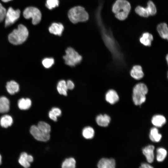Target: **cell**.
<instances>
[{
    "instance_id": "cell-1",
    "label": "cell",
    "mask_w": 168,
    "mask_h": 168,
    "mask_svg": "<svg viewBox=\"0 0 168 168\" xmlns=\"http://www.w3.org/2000/svg\"><path fill=\"white\" fill-rule=\"evenodd\" d=\"M29 35L26 27L22 24L18 25L17 28L14 29L8 36L9 41L14 45L22 44L27 39Z\"/></svg>"
},
{
    "instance_id": "cell-2",
    "label": "cell",
    "mask_w": 168,
    "mask_h": 168,
    "mask_svg": "<svg viewBox=\"0 0 168 168\" xmlns=\"http://www.w3.org/2000/svg\"><path fill=\"white\" fill-rule=\"evenodd\" d=\"M129 2L126 0H116L112 7L115 16L120 20H124L128 17L131 10Z\"/></svg>"
},
{
    "instance_id": "cell-3",
    "label": "cell",
    "mask_w": 168,
    "mask_h": 168,
    "mask_svg": "<svg viewBox=\"0 0 168 168\" xmlns=\"http://www.w3.org/2000/svg\"><path fill=\"white\" fill-rule=\"evenodd\" d=\"M148 91L147 86L143 83H138L134 86L132 99L135 105H140L145 101Z\"/></svg>"
},
{
    "instance_id": "cell-4",
    "label": "cell",
    "mask_w": 168,
    "mask_h": 168,
    "mask_svg": "<svg viewBox=\"0 0 168 168\" xmlns=\"http://www.w3.org/2000/svg\"><path fill=\"white\" fill-rule=\"evenodd\" d=\"M68 18L72 23L85 21L88 19V14L83 7L77 6L71 8L68 11Z\"/></svg>"
},
{
    "instance_id": "cell-5",
    "label": "cell",
    "mask_w": 168,
    "mask_h": 168,
    "mask_svg": "<svg viewBox=\"0 0 168 168\" xmlns=\"http://www.w3.org/2000/svg\"><path fill=\"white\" fill-rule=\"evenodd\" d=\"M63 58L66 65L73 67L81 62L82 57L74 49L68 47L65 50Z\"/></svg>"
},
{
    "instance_id": "cell-6",
    "label": "cell",
    "mask_w": 168,
    "mask_h": 168,
    "mask_svg": "<svg viewBox=\"0 0 168 168\" xmlns=\"http://www.w3.org/2000/svg\"><path fill=\"white\" fill-rule=\"evenodd\" d=\"M23 14L25 18L32 19V22L34 25L39 24L41 21V12L38 9L35 7H26L23 11Z\"/></svg>"
},
{
    "instance_id": "cell-7",
    "label": "cell",
    "mask_w": 168,
    "mask_h": 168,
    "mask_svg": "<svg viewBox=\"0 0 168 168\" xmlns=\"http://www.w3.org/2000/svg\"><path fill=\"white\" fill-rule=\"evenodd\" d=\"M20 10H15L11 7H9L4 19L5 27H7L14 23L20 17Z\"/></svg>"
},
{
    "instance_id": "cell-8",
    "label": "cell",
    "mask_w": 168,
    "mask_h": 168,
    "mask_svg": "<svg viewBox=\"0 0 168 168\" xmlns=\"http://www.w3.org/2000/svg\"><path fill=\"white\" fill-rule=\"evenodd\" d=\"M30 132L33 136L38 141L45 142L50 138V133H46L40 130L37 126H32L30 129Z\"/></svg>"
},
{
    "instance_id": "cell-9",
    "label": "cell",
    "mask_w": 168,
    "mask_h": 168,
    "mask_svg": "<svg viewBox=\"0 0 168 168\" xmlns=\"http://www.w3.org/2000/svg\"><path fill=\"white\" fill-rule=\"evenodd\" d=\"M116 163L113 158H102L99 161L97 166L99 168H114Z\"/></svg>"
},
{
    "instance_id": "cell-10",
    "label": "cell",
    "mask_w": 168,
    "mask_h": 168,
    "mask_svg": "<svg viewBox=\"0 0 168 168\" xmlns=\"http://www.w3.org/2000/svg\"><path fill=\"white\" fill-rule=\"evenodd\" d=\"M33 161L32 156L28 155L26 152L22 153L18 160L20 164L23 167L27 168L30 167V163Z\"/></svg>"
},
{
    "instance_id": "cell-11",
    "label": "cell",
    "mask_w": 168,
    "mask_h": 168,
    "mask_svg": "<svg viewBox=\"0 0 168 168\" xmlns=\"http://www.w3.org/2000/svg\"><path fill=\"white\" fill-rule=\"evenodd\" d=\"M154 148V146L149 145L142 149L143 154L146 157L147 161L149 163H152L153 161Z\"/></svg>"
},
{
    "instance_id": "cell-12",
    "label": "cell",
    "mask_w": 168,
    "mask_h": 168,
    "mask_svg": "<svg viewBox=\"0 0 168 168\" xmlns=\"http://www.w3.org/2000/svg\"><path fill=\"white\" fill-rule=\"evenodd\" d=\"M105 99L108 103L113 105L119 101V97L115 91L113 89H110L106 93Z\"/></svg>"
},
{
    "instance_id": "cell-13",
    "label": "cell",
    "mask_w": 168,
    "mask_h": 168,
    "mask_svg": "<svg viewBox=\"0 0 168 168\" xmlns=\"http://www.w3.org/2000/svg\"><path fill=\"white\" fill-rule=\"evenodd\" d=\"M130 74L133 78L138 80L141 79L144 76V73L142 67L139 65H135L132 68Z\"/></svg>"
},
{
    "instance_id": "cell-14",
    "label": "cell",
    "mask_w": 168,
    "mask_h": 168,
    "mask_svg": "<svg viewBox=\"0 0 168 168\" xmlns=\"http://www.w3.org/2000/svg\"><path fill=\"white\" fill-rule=\"evenodd\" d=\"M111 120L110 117L106 114L99 115L96 118V122L100 126L105 127L108 126Z\"/></svg>"
},
{
    "instance_id": "cell-15",
    "label": "cell",
    "mask_w": 168,
    "mask_h": 168,
    "mask_svg": "<svg viewBox=\"0 0 168 168\" xmlns=\"http://www.w3.org/2000/svg\"><path fill=\"white\" fill-rule=\"evenodd\" d=\"M64 29L63 25L61 23H54L49 28V31L52 34L60 36Z\"/></svg>"
},
{
    "instance_id": "cell-16",
    "label": "cell",
    "mask_w": 168,
    "mask_h": 168,
    "mask_svg": "<svg viewBox=\"0 0 168 168\" xmlns=\"http://www.w3.org/2000/svg\"><path fill=\"white\" fill-rule=\"evenodd\" d=\"M153 36L150 33L148 32L143 33L139 39L141 44L146 46H150L153 40Z\"/></svg>"
},
{
    "instance_id": "cell-17",
    "label": "cell",
    "mask_w": 168,
    "mask_h": 168,
    "mask_svg": "<svg viewBox=\"0 0 168 168\" xmlns=\"http://www.w3.org/2000/svg\"><path fill=\"white\" fill-rule=\"evenodd\" d=\"M56 89L59 94L67 96L68 89L66 85V81L63 79L59 80L57 83Z\"/></svg>"
},
{
    "instance_id": "cell-18",
    "label": "cell",
    "mask_w": 168,
    "mask_h": 168,
    "mask_svg": "<svg viewBox=\"0 0 168 168\" xmlns=\"http://www.w3.org/2000/svg\"><path fill=\"white\" fill-rule=\"evenodd\" d=\"M157 31L160 36L163 39L168 40V29L167 25L164 23L159 24L157 27Z\"/></svg>"
},
{
    "instance_id": "cell-19",
    "label": "cell",
    "mask_w": 168,
    "mask_h": 168,
    "mask_svg": "<svg viewBox=\"0 0 168 168\" xmlns=\"http://www.w3.org/2000/svg\"><path fill=\"white\" fill-rule=\"evenodd\" d=\"M151 121L154 125L160 127L165 124L166 120L165 117L162 115H156L152 117Z\"/></svg>"
},
{
    "instance_id": "cell-20",
    "label": "cell",
    "mask_w": 168,
    "mask_h": 168,
    "mask_svg": "<svg viewBox=\"0 0 168 168\" xmlns=\"http://www.w3.org/2000/svg\"><path fill=\"white\" fill-rule=\"evenodd\" d=\"M10 109V102L8 99L5 96L0 97V113L7 112Z\"/></svg>"
},
{
    "instance_id": "cell-21",
    "label": "cell",
    "mask_w": 168,
    "mask_h": 168,
    "mask_svg": "<svg viewBox=\"0 0 168 168\" xmlns=\"http://www.w3.org/2000/svg\"><path fill=\"white\" fill-rule=\"evenodd\" d=\"M6 87L8 92L12 95L18 92L19 89L18 84L14 81L7 82Z\"/></svg>"
},
{
    "instance_id": "cell-22",
    "label": "cell",
    "mask_w": 168,
    "mask_h": 168,
    "mask_svg": "<svg viewBox=\"0 0 168 168\" xmlns=\"http://www.w3.org/2000/svg\"><path fill=\"white\" fill-rule=\"evenodd\" d=\"M149 136L152 141L155 142H159L162 137L161 135L159 133L158 129L156 128L151 129Z\"/></svg>"
},
{
    "instance_id": "cell-23",
    "label": "cell",
    "mask_w": 168,
    "mask_h": 168,
    "mask_svg": "<svg viewBox=\"0 0 168 168\" xmlns=\"http://www.w3.org/2000/svg\"><path fill=\"white\" fill-rule=\"evenodd\" d=\"M18 106L21 110H26L29 109L31 105V101L29 98H22L20 99L18 103Z\"/></svg>"
},
{
    "instance_id": "cell-24",
    "label": "cell",
    "mask_w": 168,
    "mask_h": 168,
    "mask_svg": "<svg viewBox=\"0 0 168 168\" xmlns=\"http://www.w3.org/2000/svg\"><path fill=\"white\" fill-rule=\"evenodd\" d=\"M13 119L10 116L5 115L2 116L0 119V124L2 127L7 128L11 126L13 123Z\"/></svg>"
},
{
    "instance_id": "cell-25",
    "label": "cell",
    "mask_w": 168,
    "mask_h": 168,
    "mask_svg": "<svg viewBox=\"0 0 168 168\" xmlns=\"http://www.w3.org/2000/svg\"><path fill=\"white\" fill-rule=\"evenodd\" d=\"M82 134L85 138L86 139H90L94 137L95 132L92 128L90 126H87L83 129Z\"/></svg>"
},
{
    "instance_id": "cell-26",
    "label": "cell",
    "mask_w": 168,
    "mask_h": 168,
    "mask_svg": "<svg viewBox=\"0 0 168 168\" xmlns=\"http://www.w3.org/2000/svg\"><path fill=\"white\" fill-rule=\"evenodd\" d=\"M76 161L75 159L70 157L66 159L63 162L62 167L63 168H74L76 167Z\"/></svg>"
},
{
    "instance_id": "cell-27",
    "label": "cell",
    "mask_w": 168,
    "mask_h": 168,
    "mask_svg": "<svg viewBox=\"0 0 168 168\" xmlns=\"http://www.w3.org/2000/svg\"><path fill=\"white\" fill-rule=\"evenodd\" d=\"M156 160L159 162L163 161L166 158L167 152L166 150L163 148H159L156 150Z\"/></svg>"
},
{
    "instance_id": "cell-28",
    "label": "cell",
    "mask_w": 168,
    "mask_h": 168,
    "mask_svg": "<svg viewBox=\"0 0 168 168\" xmlns=\"http://www.w3.org/2000/svg\"><path fill=\"white\" fill-rule=\"evenodd\" d=\"M37 127L42 131L46 133H49L51 130L49 124L44 121H40L38 124Z\"/></svg>"
},
{
    "instance_id": "cell-29",
    "label": "cell",
    "mask_w": 168,
    "mask_h": 168,
    "mask_svg": "<svg viewBox=\"0 0 168 168\" xmlns=\"http://www.w3.org/2000/svg\"><path fill=\"white\" fill-rule=\"evenodd\" d=\"M135 12L139 16L143 17H147L149 16L146 8L142 6H137L135 9Z\"/></svg>"
},
{
    "instance_id": "cell-30",
    "label": "cell",
    "mask_w": 168,
    "mask_h": 168,
    "mask_svg": "<svg viewBox=\"0 0 168 168\" xmlns=\"http://www.w3.org/2000/svg\"><path fill=\"white\" fill-rule=\"evenodd\" d=\"M55 61L52 57H47L44 58L42 61L43 66L46 68H51L54 64Z\"/></svg>"
},
{
    "instance_id": "cell-31",
    "label": "cell",
    "mask_w": 168,
    "mask_h": 168,
    "mask_svg": "<svg viewBox=\"0 0 168 168\" xmlns=\"http://www.w3.org/2000/svg\"><path fill=\"white\" fill-rule=\"evenodd\" d=\"M149 15L153 16L156 12V9L153 2L151 1H149L147 3V6L146 7Z\"/></svg>"
},
{
    "instance_id": "cell-32",
    "label": "cell",
    "mask_w": 168,
    "mask_h": 168,
    "mask_svg": "<svg viewBox=\"0 0 168 168\" xmlns=\"http://www.w3.org/2000/svg\"><path fill=\"white\" fill-rule=\"evenodd\" d=\"M58 0H46V6L49 9L58 6Z\"/></svg>"
},
{
    "instance_id": "cell-33",
    "label": "cell",
    "mask_w": 168,
    "mask_h": 168,
    "mask_svg": "<svg viewBox=\"0 0 168 168\" xmlns=\"http://www.w3.org/2000/svg\"><path fill=\"white\" fill-rule=\"evenodd\" d=\"M7 11L6 8L0 3V22L3 21L5 19Z\"/></svg>"
},
{
    "instance_id": "cell-34",
    "label": "cell",
    "mask_w": 168,
    "mask_h": 168,
    "mask_svg": "<svg viewBox=\"0 0 168 168\" xmlns=\"http://www.w3.org/2000/svg\"><path fill=\"white\" fill-rule=\"evenodd\" d=\"M66 85L68 90H72L75 87L74 83L71 80H68L66 81Z\"/></svg>"
},
{
    "instance_id": "cell-35",
    "label": "cell",
    "mask_w": 168,
    "mask_h": 168,
    "mask_svg": "<svg viewBox=\"0 0 168 168\" xmlns=\"http://www.w3.org/2000/svg\"><path fill=\"white\" fill-rule=\"evenodd\" d=\"M51 110L54 113L57 117L60 116L62 113L61 110L59 108L54 107L51 109Z\"/></svg>"
},
{
    "instance_id": "cell-36",
    "label": "cell",
    "mask_w": 168,
    "mask_h": 168,
    "mask_svg": "<svg viewBox=\"0 0 168 168\" xmlns=\"http://www.w3.org/2000/svg\"><path fill=\"white\" fill-rule=\"evenodd\" d=\"M49 118L53 120L56 121L57 120V117L54 113L50 110L49 113Z\"/></svg>"
},
{
    "instance_id": "cell-37",
    "label": "cell",
    "mask_w": 168,
    "mask_h": 168,
    "mask_svg": "<svg viewBox=\"0 0 168 168\" xmlns=\"http://www.w3.org/2000/svg\"><path fill=\"white\" fill-rule=\"evenodd\" d=\"M140 167L141 168H152L153 167L149 164L146 163H143L141 164Z\"/></svg>"
},
{
    "instance_id": "cell-38",
    "label": "cell",
    "mask_w": 168,
    "mask_h": 168,
    "mask_svg": "<svg viewBox=\"0 0 168 168\" xmlns=\"http://www.w3.org/2000/svg\"><path fill=\"white\" fill-rule=\"evenodd\" d=\"M2 1L4 2H9L10 1H12V0H1Z\"/></svg>"
},
{
    "instance_id": "cell-39",
    "label": "cell",
    "mask_w": 168,
    "mask_h": 168,
    "mask_svg": "<svg viewBox=\"0 0 168 168\" xmlns=\"http://www.w3.org/2000/svg\"><path fill=\"white\" fill-rule=\"evenodd\" d=\"M166 61L167 62V64L168 61V56L167 54L166 55Z\"/></svg>"
},
{
    "instance_id": "cell-40",
    "label": "cell",
    "mask_w": 168,
    "mask_h": 168,
    "mask_svg": "<svg viewBox=\"0 0 168 168\" xmlns=\"http://www.w3.org/2000/svg\"><path fill=\"white\" fill-rule=\"evenodd\" d=\"M2 163V156H1L0 154V165Z\"/></svg>"
}]
</instances>
